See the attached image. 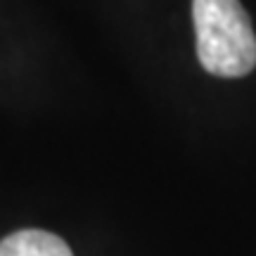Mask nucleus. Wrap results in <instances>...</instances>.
Here are the masks:
<instances>
[{"label":"nucleus","mask_w":256,"mask_h":256,"mask_svg":"<svg viewBox=\"0 0 256 256\" xmlns=\"http://www.w3.org/2000/svg\"><path fill=\"white\" fill-rule=\"evenodd\" d=\"M197 57L214 76L240 78L256 66V34L240 0H192Z\"/></svg>","instance_id":"f257e3e1"},{"label":"nucleus","mask_w":256,"mask_h":256,"mask_svg":"<svg viewBox=\"0 0 256 256\" xmlns=\"http://www.w3.org/2000/svg\"><path fill=\"white\" fill-rule=\"evenodd\" d=\"M0 256H74L69 244L46 230H19L0 242Z\"/></svg>","instance_id":"f03ea898"}]
</instances>
